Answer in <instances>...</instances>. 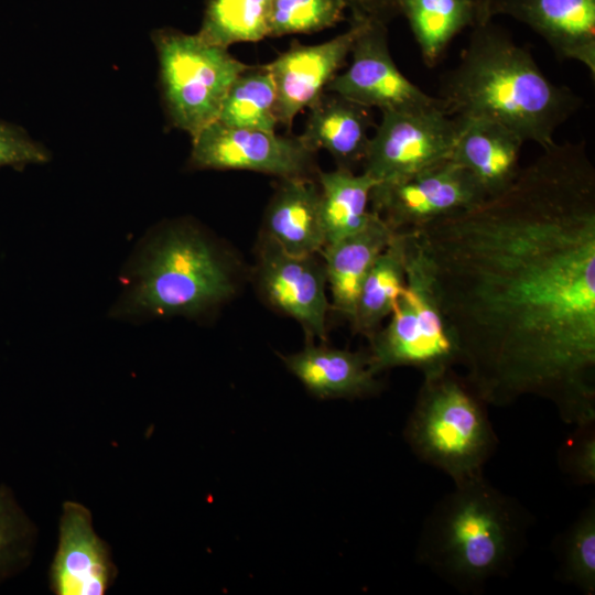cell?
<instances>
[{"mask_svg":"<svg viewBox=\"0 0 595 595\" xmlns=\"http://www.w3.org/2000/svg\"><path fill=\"white\" fill-rule=\"evenodd\" d=\"M409 232L487 403L549 400L595 420V166L584 142L543 148L504 192Z\"/></svg>","mask_w":595,"mask_h":595,"instance_id":"obj_1","label":"cell"},{"mask_svg":"<svg viewBox=\"0 0 595 595\" xmlns=\"http://www.w3.org/2000/svg\"><path fill=\"white\" fill-rule=\"evenodd\" d=\"M442 108L458 118L501 123L542 149L582 106L571 88L552 82L529 50L493 20L472 26L458 63L441 79Z\"/></svg>","mask_w":595,"mask_h":595,"instance_id":"obj_2","label":"cell"},{"mask_svg":"<svg viewBox=\"0 0 595 595\" xmlns=\"http://www.w3.org/2000/svg\"><path fill=\"white\" fill-rule=\"evenodd\" d=\"M454 484L425 518L416 559L459 592L476 594L510 572L529 516L484 474Z\"/></svg>","mask_w":595,"mask_h":595,"instance_id":"obj_3","label":"cell"},{"mask_svg":"<svg viewBox=\"0 0 595 595\" xmlns=\"http://www.w3.org/2000/svg\"><path fill=\"white\" fill-rule=\"evenodd\" d=\"M235 261L201 228L172 223L144 248L123 303L128 314L193 316L234 296Z\"/></svg>","mask_w":595,"mask_h":595,"instance_id":"obj_4","label":"cell"},{"mask_svg":"<svg viewBox=\"0 0 595 595\" xmlns=\"http://www.w3.org/2000/svg\"><path fill=\"white\" fill-rule=\"evenodd\" d=\"M487 405L452 368L424 377L404 440L421 462L454 483L482 475L498 445Z\"/></svg>","mask_w":595,"mask_h":595,"instance_id":"obj_5","label":"cell"},{"mask_svg":"<svg viewBox=\"0 0 595 595\" xmlns=\"http://www.w3.org/2000/svg\"><path fill=\"white\" fill-rule=\"evenodd\" d=\"M152 41L167 118L194 138L218 119L228 89L248 64L196 33L163 28L152 33Z\"/></svg>","mask_w":595,"mask_h":595,"instance_id":"obj_6","label":"cell"},{"mask_svg":"<svg viewBox=\"0 0 595 595\" xmlns=\"http://www.w3.org/2000/svg\"><path fill=\"white\" fill-rule=\"evenodd\" d=\"M405 234V283L390 320L369 338V363L378 375L396 367H413L423 377L441 374L458 363V354L437 306L430 275Z\"/></svg>","mask_w":595,"mask_h":595,"instance_id":"obj_7","label":"cell"},{"mask_svg":"<svg viewBox=\"0 0 595 595\" xmlns=\"http://www.w3.org/2000/svg\"><path fill=\"white\" fill-rule=\"evenodd\" d=\"M458 121L441 106L382 111L370 137L363 172L386 183L418 173L451 158Z\"/></svg>","mask_w":595,"mask_h":595,"instance_id":"obj_8","label":"cell"},{"mask_svg":"<svg viewBox=\"0 0 595 595\" xmlns=\"http://www.w3.org/2000/svg\"><path fill=\"white\" fill-rule=\"evenodd\" d=\"M316 153L300 136L234 128L216 120L192 138L190 165L197 170L250 171L280 180L316 177Z\"/></svg>","mask_w":595,"mask_h":595,"instance_id":"obj_9","label":"cell"},{"mask_svg":"<svg viewBox=\"0 0 595 595\" xmlns=\"http://www.w3.org/2000/svg\"><path fill=\"white\" fill-rule=\"evenodd\" d=\"M488 196L462 165L451 158L410 176L377 183L370 210L394 231L416 229L468 209Z\"/></svg>","mask_w":595,"mask_h":595,"instance_id":"obj_10","label":"cell"},{"mask_svg":"<svg viewBox=\"0 0 595 595\" xmlns=\"http://www.w3.org/2000/svg\"><path fill=\"white\" fill-rule=\"evenodd\" d=\"M388 24L367 21L351 47L348 67L338 73L325 91L338 94L367 108L411 111L441 106L412 83L390 53ZM442 107V106H441Z\"/></svg>","mask_w":595,"mask_h":595,"instance_id":"obj_11","label":"cell"},{"mask_svg":"<svg viewBox=\"0 0 595 595\" xmlns=\"http://www.w3.org/2000/svg\"><path fill=\"white\" fill-rule=\"evenodd\" d=\"M255 275L258 291L267 304L296 321L310 340L325 339L331 302L320 253L291 255L261 235Z\"/></svg>","mask_w":595,"mask_h":595,"instance_id":"obj_12","label":"cell"},{"mask_svg":"<svg viewBox=\"0 0 595 595\" xmlns=\"http://www.w3.org/2000/svg\"><path fill=\"white\" fill-rule=\"evenodd\" d=\"M368 20L351 18L349 28L328 41L305 45L293 42L266 64L275 87L279 125L291 129L295 117L326 90L349 57L355 40Z\"/></svg>","mask_w":595,"mask_h":595,"instance_id":"obj_13","label":"cell"},{"mask_svg":"<svg viewBox=\"0 0 595 595\" xmlns=\"http://www.w3.org/2000/svg\"><path fill=\"white\" fill-rule=\"evenodd\" d=\"M117 575L110 547L96 533L90 510L77 501H64L48 570L50 589L56 595H104Z\"/></svg>","mask_w":595,"mask_h":595,"instance_id":"obj_14","label":"cell"},{"mask_svg":"<svg viewBox=\"0 0 595 595\" xmlns=\"http://www.w3.org/2000/svg\"><path fill=\"white\" fill-rule=\"evenodd\" d=\"M508 15L530 28L556 58L574 61L595 77V0H494L488 19Z\"/></svg>","mask_w":595,"mask_h":595,"instance_id":"obj_15","label":"cell"},{"mask_svg":"<svg viewBox=\"0 0 595 595\" xmlns=\"http://www.w3.org/2000/svg\"><path fill=\"white\" fill-rule=\"evenodd\" d=\"M451 159L467 170L488 197L508 188L519 174L524 141L499 122L458 118Z\"/></svg>","mask_w":595,"mask_h":595,"instance_id":"obj_16","label":"cell"},{"mask_svg":"<svg viewBox=\"0 0 595 595\" xmlns=\"http://www.w3.org/2000/svg\"><path fill=\"white\" fill-rule=\"evenodd\" d=\"M288 370L318 399H355L376 394L381 383L368 353L350 351L312 340L298 353L281 356Z\"/></svg>","mask_w":595,"mask_h":595,"instance_id":"obj_17","label":"cell"},{"mask_svg":"<svg viewBox=\"0 0 595 595\" xmlns=\"http://www.w3.org/2000/svg\"><path fill=\"white\" fill-rule=\"evenodd\" d=\"M262 235L291 255L322 251L325 232L316 177L280 180L264 212Z\"/></svg>","mask_w":595,"mask_h":595,"instance_id":"obj_18","label":"cell"},{"mask_svg":"<svg viewBox=\"0 0 595 595\" xmlns=\"http://www.w3.org/2000/svg\"><path fill=\"white\" fill-rule=\"evenodd\" d=\"M307 110L300 137L310 149L328 152L337 167L353 170L363 163L375 126L370 108L325 91Z\"/></svg>","mask_w":595,"mask_h":595,"instance_id":"obj_19","label":"cell"},{"mask_svg":"<svg viewBox=\"0 0 595 595\" xmlns=\"http://www.w3.org/2000/svg\"><path fill=\"white\" fill-rule=\"evenodd\" d=\"M394 232L371 212L363 229L322 249L331 311L353 321L361 284Z\"/></svg>","mask_w":595,"mask_h":595,"instance_id":"obj_20","label":"cell"},{"mask_svg":"<svg viewBox=\"0 0 595 595\" xmlns=\"http://www.w3.org/2000/svg\"><path fill=\"white\" fill-rule=\"evenodd\" d=\"M325 246L363 229L368 223L370 193L377 184L366 173L337 167L317 172ZM324 246V247H325Z\"/></svg>","mask_w":595,"mask_h":595,"instance_id":"obj_21","label":"cell"},{"mask_svg":"<svg viewBox=\"0 0 595 595\" xmlns=\"http://www.w3.org/2000/svg\"><path fill=\"white\" fill-rule=\"evenodd\" d=\"M407 242L404 231H396L367 273L350 324L368 339L388 317L405 283Z\"/></svg>","mask_w":595,"mask_h":595,"instance_id":"obj_22","label":"cell"},{"mask_svg":"<svg viewBox=\"0 0 595 595\" xmlns=\"http://www.w3.org/2000/svg\"><path fill=\"white\" fill-rule=\"evenodd\" d=\"M401 14L428 67L439 64L454 37L478 21L473 0H402Z\"/></svg>","mask_w":595,"mask_h":595,"instance_id":"obj_23","label":"cell"},{"mask_svg":"<svg viewBox=\"0 0 595 595\" xmlns=\"http://www.w3.org/2000/svg\"><path fill=\"white\" fill-rule=\"evenodd\" d=\"M275 87L263 65H248L234 80L217 121L234 128L275 131Z\"/></svg>","mask_w":595,"mask_h":595,"instance_id":"obj_24","label":"cell"},{"mask_svg":"<svg viewBox=\"0 0 595 595\" xmlns=\"http://www.w3.org/2000/svg\"><path fill=\"white\" fill-rule=\"evenodd\" d=\"M271 0H205L196 33L205 42L228 48L269 37Z\"/></svg>","mask_w":595,"mask_h":595,"instance_id":"obj_25","label":"cell"},{"mask_svg":"<svg viewBox=\"0 0 595 595\" xmlns=\"http://www.w3.org/2000/svg\"><path fill=\"white\" fill-rule=\"evenodd\" d=\"M36 541V526L13 491L0 485V584L29 566Z\"/></svg>","mask_w":595,"mask_h":595,"instance_id":"obj_26","label":"cell"},{"mask_svg":"<svg viewBox=\"0 0 595 595\" xmlns=\"http://www.w3.org/2000/svg\"><path fill=\"white\" fill-rule=\"evenodd\" d=\"M343 0H271L269 37L312 34L345 20Z\"/></svg>","mask_w":595,"mask_h":595,"instance_id":"obj_27","label":"cell"},{"mask_svg":"<svg viewBox=\"0 0 595 595\" xmlns=\"http://www.w3.org/2000/svg\"><path fill=\"white\" fill-rule=\"evenodd\" d=\"M561 575L586 595L595 593V501L592 500L564 533Z\"/></svg>","mask_w":595,"mask_h":595,"instance_id":"obj_28","label":"cell"},{"mask_svg":"<svg viewBox=\"0 0 595 595\" xmlns=\"http://www.w3.org/2000/svg\"><path fill=\"white\" fill-rule=\"evenodd\" d=\"M560 468L577 485L595 484V420L575 425L559 451Z\"/></svg>","mask_w":595,"mask_h":595,"instance_id":"obj_29","label":"cell"},{"mask_svg":"<svg viewBox=\"0 0 595 595\" xmlns=\"http://www.w3.org/2000/svg\"><path fill=\"white\" fill-rule=\"evenodd\" d=\"M47 151L20 127L0 120V167L46 162Z\"/></svg>","mask_w":595,"mask_h":595,"instance_id":"obj_30","label":"cell"},{"mask_svg":"<svg viewBox=\"0 0 595 595\" xmlns=\"http://www.w3.org/2000/svg\"><path fill=\"white\" fill-rule=\"evenodd\" d=\"M351 18L388 24L401 14L402 0H343Z\"/></svg>","mask_w":595,"mask_h":595,"instance_id":"obj_31","label":"cell"},{"mask_svg":"<svg viewBox=\"0 0 595 595\" xmlns=\"http://www.w3.org/2000/svg\"><path fill=\"white\" fill-rule=\"evenodd\" d=\"M473 1L475 2L476 8H477V13H478L477 23L491 20V19H488V9L494 0H473Z\"/></svg>","mask_w":595,"mask_h":595,"instance_id":"obj_32","label":"cell"}]
</instances>
